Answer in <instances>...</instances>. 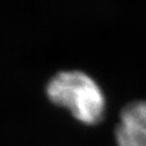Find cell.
<instances>
[{
	"label": "cell",
	"instance_id": "obj_1",
	"mask_svg": "<svg viewBox=\"0 0 146 146\" xmlns=\"http://www.w3.org/2000/svg\"><path fill=\"white\" fill-rule=\"evenodd\" d=\"M46 92L53 104L67 110L84 125H98L105 115L104 94L99 84L82 72L56 74L48 82Z\"/></svg>",
	"mask_w": 146,
	"mask_h": 146
},
{
	"label": "cell",
	"instance_id": "obj_2",
	"mask_svg": "<svg viewBox=\"0 0 146 146\" xmlns=\"http://www.w3.org/2000/svg\"><path fill=\"white\" fill-rule=\"evenodd\" d=\"M117 146H146V101L123 107L115 129Z\"/></svg>",
	"mask_w": 146,
	"mask_h": 146
}]
</instances>
